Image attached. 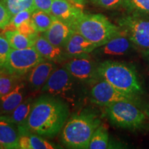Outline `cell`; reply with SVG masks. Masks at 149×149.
Instances as JSON below:
<instances>
[{
    "mask_svg": "<svg viewBox=\"0 0 149 149\" xmlns=\"http://www.w3.org/2000/svg\"><path fill=\"white\" fill-rule=\"evenodd\" d=\"M70 114V107L64 100L44 94L33 102L24 126L44 137L53 138L61 131Z\"/></svg>",
    "mask_w": 149,
    "mask_h": 149,
    "instance_id": "1",
    "label": "cell"
},
{
    "mask_svg": "<svg viewBox=\"0 0 149 149\" xmlns=\"http://www.w3.org/2000/svg\"><path fill=\"white\" fill-rule=\"evenodd\" d=\"M100 125L101 120L91 112L82 111L72 115L61 130V141L70 148H88L93 134Z\"/></svg>",
    "mask_w": 149,
    "mask_h": 149,
    "instance_id": "2",
    "label": "cell"
},
{
    "mask_svg": "<svg viewBox=\"0 0 149 149\" xmlns=\"http://www.w3.org/2000/svg\"><path fill=\"white\" fill-rule=\"evenodd\" d=\"M97 74L100 79L126 94L137 97L142 93L135 68L131 65L107 59L97 64Z\"/></svg>",
    "mask_w": 149,
    "mask_h": 149,
    "instance_id": "3",
    "label": "cell"
},
{
    "mask_svg": "<svg viewBox=\"0 0 149 149\" xmlns=\"http://www.w3.org/2000/svg\"><path fill=\"white\" fill-rule=\"evenodd\" d=\"M74 30L100 47L115 37L121 28L104 15L84 13L74 24Z\"/></svg>",
    "mask_w": 149,
    "mask_h": 149,
    "instance_id": "4",
    "label": "cell"
},
{
    "mask_svg": "<svg viewBox=\"0 0 149 149\" xmlns=\"http://www.w3.org/2000/svg\"><path fill=\"white\" fill-rule=\"evenodd\" d=\"M82 84L71 75L65 66L57 68L50 77L41 91L44 94L51 95L61 99L69 107H74L81 97Z\"/></svg>",
    "mask_w": 149,
    "mask_h": 149,
    "instance_id": "5",
    "label": "cell"
},
{
    "mask_svg": "<svg viewBox=\"0 0 149 149\" xmlns=\"http://www.w3.org/2000/svg\"><path fill=\"white\" fill-rule=\"evenodd\" d=\"M105 113L113 125L127 129H137L146 122L145 113L130 101H120L104 107Z\"/></svg>",
    "mask_w": 149,
    "mask_h": 149,
    "instance_id": "6",
    "label": "cell"
},
{
    "mask_svg": "<svg viewBox=\"0 0 149 149\" xmlns=\"http://www.w3.org/2000/svg\"><path fill=\"white\" fill-rule=\"evenodd\" d=\"M46 59L34 46L24 49L11 48L8 60L1 69L15 75L22 77Z\"/></svg>",
    "mask_w": 149,
    "mask_h": 149,
    "instance_id": "7",
    "label": "cell"
},
{
    "mask_svg": "<svg viewBox=\"0 0 149 149\" xmlns=\"http://www.w3.org/2000/svg\"><path fill=\"white\" fill-rule=\"evenodd\" d=\"M118 24L136 48L142 51L149 49V18L128 15L121 18Z\"/></svg>",
    "mask_w": 149,
    "mask_h": 149,
    "instance_id": "8",
    "label": "cell"
},
{
    "mask_svg": "<svg viewBox=\"0 0 149 149\" xmlns=\"http://www.w3.org/2000/svg\"><path fill=\"white\" fill-rule=\"evenodd\" d=\"M64 66L72 77L81 84H95L100 79L97 74V64L89 55L69 58Z\"/></svg>",
    "mask_w": 149,
    "mask_h": 149,
    "instance_id": "9",
    "label": "cell"
},
{
    "mask_svg": "<svg viewBox=\"0 0 149 149\" xmlns=\"http://www.w3.org/2000/svg\"><path fill=\"white\" fill-rule=\"evenodd\" d=\"M92 103L106 107L120 101H130L136 103V97L126 94L115 88L105 80L100 79L94 84L90 91Z\"/></svg>",
    "mask_w": 149,
    "mask_h": 149,
    "instance_id": "10",
    "label": "cell"
},
{
    "mask_svg": "<svg viewBox=\"0 0 149 149\" xmlns=\"http://www.w3.org/2000/svg\"><path fill=\"white\" fill-rule=\"evenodd\" d=\"M135 47L130 40L125 31L121 29L120 31L105 44L97 48L93 53L102 57H120L126 55Z\"/></svg>",
    "mask_w": 149,
    "mask_h": 149,
    "instance_id": "11",
    "label": "cell"
},
{
    "mask_svg": "<svg viewBox=\"0 0 149 149\" xmlns=\"http://www.w3.org/2000/svg\"><path fill=\"white\" fill-rule=\"evenodd\" d=\"M51 14L74 29V24L84 13L83 12V6L70 0H53Z\"/></svg>",
    "mask_w": 149,
    "mask_h": 149,
    "instance_id": "12",
    "label": "cell"
},
{
    "mask_svg": "<svg viewBox=\"0 0 149 149\" xmlns=\"http://www.w3.org/2000/svg\"><path fill=\"white\" fill-rule=\"evenodd\" d=\"M97 48H98L97 45L86 40L84 37L74 31L67 41L63 49L69 59L74 57L88 55Z\"/></svg>",
    "mask_w": 149,
    "mask_h": 149,
    "instance_id": "13",
    "label": "cell"
},
{
    "mask_svg": "<svg viewBox=\"0 0 149 149\" xmlns=\"http://www.w3.org/2000/svg\"><path fill=\"white\" fill-rule=\"evenodd\" d=\"M57 68L56 63L48 60L37 65L27 74V81L30 87L35 91L42 89Z\"/></svg>",
    "mask_w": 149,
    "mask_h": 149,
    "instance_id": "14",
    "label": "cell"
},
{
    "mask_svg": "<svg viewBox=\"0 0 149 149\" xmlns=\"http://www.w3.org/2000/svg\"><path fill=\"white\" fill-rule=\"evenodd\" d=\"M19 149H55L61 148L58 145L50 142L42 136L30 131L24 126H18Z\"/></svg>",
    "mask_w": 149,
    "mask_h": 149,
    "instance_id": "15",
    "label": "cell"
},
{
    "mask_svg": "<svg viewBox=\"0 0 149 149\" xmlns=\"http://www.w3.org/2000/svg\"><path fill=\"white\" fill-rule=\"evenodd\" d=\"M74 31L72 26L54 17L51 26L43 35L54 45L63 48Z\"/></svg>",
    "mask_w": 149,
    "mask_h": 149,
    "instance_id": "16",
    "label": "cell"
},
{
    "mask_svg": "<svg viewBox=\"0 0 149 149\" xmlns=\"http://www.w3.org/2000/svg\"><path fill=\"white\" fill-rule=\"evenodd\" d=\"M32 10H24L13 16L5 31H17L22 34L36 40L39 33L33 24Z\"/></svg>",
    "mask_w": 149,
    "mask_h": 149,
    "instance_id": "17",
    "label": "cell"
},
{
    "mask_svg": "<svg viewBox=\"0 0 149 149\" xmlns=\"http://www.w3.org/2000/svg\"><path fill=\"white\" fill-rule=\"evenodd\" d=\"M18 126L6 115H0V145L4 149L19 148Z\"/></svg>",
    "mask_w": 149,
    "mask_h": 149,
    "instance_id": "18",
    "label": "cell"
},
{
    "mask_svg": "<svg viewBox=\"0 0 149 149\" xmlns=\"http://www.w3.org/2000/svg\"><path fill=\"white\" fill-rule=\"evenodd\" d=\"M34 47L46 60L59 63L68 59L62 48L54 45L43 35L37 36Z\"/></svg>",
    "mask_w": 149,
    "mask_h": 149,
    "instance_id": "19",
    "label": "cell"
},
{
    "mask_svg": "<svg viewBox=\"0 0 149 149\" xmlns=\"http://www.w3.org/2000/svg\"><path fill=\"white\" fill-rule=\"evenodd\" d=\"M25 93V84L20 82L10 92L0 97V115H7L12 113L24 101Z\"/></svg>",
    "mask_w": 149,
    "mask_h": 149,
    "instance_id": "20",
    "label": "cell"
},
{
    "mask_svg": "<svg viewBox=\"0 0 149 149\" xmlns=\"http://www.w3.org/2000/svg\"><path fill=\"white\" fill-rule=\"evenodd\" d=\"M33 102L34 100L31 97L24 99V101L12 113L6 116L17 126H24L31 113Z\"/></svg>",
    "mask_w": 149,
    "mask_h": 149,
    "instance_id": "21",
    "label": "cell"
},
{
    "mask_svg": "<svg viewBox=\"0 0 149 149\" xmlns=\"http://www.w3.org/2000/svg\"><path fill=\"white\" fill-rule=\"evenodd\" d=\"M4 36L11 48L13 49H24L35 46V39L22 34L17 31H6Z\"/></svg>",
    "mask_w": 149,
    "mask_h": 149,
    "instance_id": "22",
    "label": "cell"
},
{
    "mask_svg": "<svg viewBox=\"0 0 149 149\" xmlns=\"http://www.w3.org/2000/svg\"><path fill=\"white\" fill-rule=\"evenodd\" d=\"M122 7L130 15L149 18V0H125Z\"/></svg>",
    "mask_w": 149,
    "mask_h": 149,
    "instance_id": "23",
    "label": "cell"
},
{
    "mask_svg": "<svg viewBox=\"0 0 149 149\" xmlns=\"http://www.w3.org/2000/svg\"><path fill=\"white\" fill-rule=\"evenodd\" d=\"M109 136L107 128L101 124L93 134L88 148L90 149H107L109 148Z\"/></svg>",
    "mask_w": 149,
    "mask_h": 149,
    "instance_id": "24",
    "label": "cell"
},
{
    "mask_svg": "<svg viewBox=\"0 0 149 149\" xmlns=\"http://www.w3.org/2000/svg\"><path fill=\"white\" fill-rule=\"evenodd\" d=\"M31 18L37 32L42 33L46 32L51 26L54 16L51 13L35 9L32 13Z\"/></svg>",
    "mask_w": 149,
    "mask_h": 149,
    "instance_id": "25",
    "label": "cell"
},
{
    "mask_svg": "<svg viewBox=\"0 0 149 149\" xmlns=\"http://www.w3.org/2000/svg\"><path fill=\"white\" fill-rule=\"evenodd\" d=\"M21 77L0 69V97L10 92L20 81Z\"/></svg>",
    "mask_w": 149,
    "mask_h": 149,
    "instance_id": "26",
    "label": "cell"
},
{
    "mask_svg": "<svg viewBox=\"0 0 149 149\" xmlns=\"http://www.w3.org/2000/svg\"><path fill=\"white\" fill-rule=\"evenodd\" d=\"M12 15V16L24 10H35L34 0H0Z\"/></svg>",
    "mask_w": 149,
    "mask_h": 149,
    "instance_id": "27",
    "label": "cell"
},
{
    "mask_svg": "<svg viewBox=\"0 0 149 149\" xmlns=\"http://www.w3.org/2000/svg\"><path fill=\"white\" fill-rule=\"evenodd\" d=\"M11 47L4 35L0 34V69L5 66L8 60Z\"/></svg>",
    "mask_w": 149,
    "mask_h": 149,
    "instance_id": "28",
    "label": "cell"
},
{
    "mask_svg": "<svg viewBox=\"0 0 149 149\" xmlns=\"http://www.w3.org/2000/svg\"><path fill=\"white\" fill-rule=\"evenodd\" d=\"M93 4L100 8L113 10L122 7L125 0H91Z\"/></svg>",
    "mask_w": 149,
    "mask_h": 149,
    "instance_id": "29",
    "label": "cell"
},
{
    "mask_svg": "<svg viewBox=\"0 0 149 149\" xmlns=\"http://www.w3.org/2000/svg\"><path fill=\"white\" fill-rule=\"evenodd\" d=\"M13 16L5 5L0 1V29L4 30L10 23Z\"/></svg>",
    "mask_w": 149,
    "mask_h": 149,
    "instance_id": "30",
    "label": "cell"
},
{
    "mask_svg": "<svg viewBox=\"0 0 149 149\" xmlns=\"http://www.w3.org/2000/svg\"><path fill=\"white\" fill-rule=\"evenodd\" d=\"M53 0H34L35 8L51 13Z\"/></svg>",
    "mask_w": 149,
    "mask_h": 149,
    "instance_id": "31",
    "label": "cell"
},
{
    "mask_svg": "<svg viewBox=\"0 0 149 149\" xmlns=\"http://www.w3.org/2000/svg\"><path fill=\"white\" fill-rule=\"evenodd\" d=\"M142 52H143V55H144L145 58L149 61V49L146 50V51H144Z\"/></svg>",
    "mask_w": 149,
    "mask_h": 149,
    "instance_id": "32",
    "label": "cell"
},
{
    "mask_svg": "<svg viewBox=\"0 0 149 149\" xmlns=\"http://www.w3.org/2000/svg\"><path fill=\"white\" fill-rule=\"evenodd\" d=\"M70 1H73V2L77 3V4L83 6L85 2V0H70Z\"/></svg>",
    "mask_w": 149,
    "mask_h": 149,
    "instance_id": "33",
    "label": "cell"
},
{
    "mask_svg": "<svg viewBox=\"0 0 149 149\" xmlns=\"http://www.w3.org/2000/svg\"><path fill=\"white\" fill-rule=\"evenodd\" d=\"M2 148H2V146H1V145H0V149H2Z\"/></svg>",
    "mask_w": 149,
    "mask_h": 149,
    "instance_id": "34",
    "label": "cell"
}]
</instances>
